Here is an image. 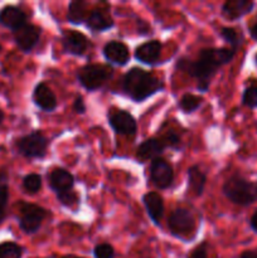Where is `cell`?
Here are the masks:
<instances>
[{
    "mask_svg": "<svg viewBox=\"0 0 257 258\" xmlns=\"http://www.w3.org/2000/svg\"><path fill=\"white\" fill-rule=\"evenodd\" d=\"M236 50L232 48H206L199 53L197 60L181 58L176 63V67L191 77L198 80V88L207 91L209 80L221 66L229 63L234 57Z\"/></svg>",
    "mask_w": 257,
    "mask_h": 258,
    "instance_id": "1",
    "label": "cell"
},
{
    "mask_svg": "<svg viewBox=\"0 0 257 258\" xmlns=\"http://www.w3.org/2000/svg\"><path fill=\"white\" fill-rule=\"evenodd\" d=\"M123 91L136 102H143L163 88L160 81L141 68H131L123 77Z\"/></svg>",
    "mask_w": 257,
    "mask_h": 258,
    "instance_id": "2",
    "label": "cell"
},
{
    "mask_svg": "<svg viewBox=\"0 0 257 258\" xmlns=\"http://www.w3.org/2000/svg\"><path fill=\"white\" fill-rule=\"evenodd\" d=\"M223 193L237 206H251L257 201V183L247 180L243 176L234 175L224 183Z\"/></svg>",
    "mask_w": 257,
    "mask_h": 258,
    "instance_id": "3",
    "label": "cell"
},
{
    "mask_svg": "<svg viewBox=\"0 0 257 258\" xmlns=\"http://www.w3.org/2000/svg\"><path fill=\"white\" fill-rule=\"evenodd\" d=\"M112 75V70L101 64H87L78 72L77 77L81 85L88 91H95L105 85Z\"/></svg>",
    "mask_w": 257,
    "mask_h": 258,
    "instance_id": "4",
    "label": "cell"
},
{
    "mask_svg": "<svg viewBox=\"0 0 257 258\" xmlns=\"http://www.w3.org/2000/svg\"><path fill=\"white\" fill-rule=\"evenodd\" d=\"M47 146L48 140L39 131H34L29 135L23 136L17 143V148L19 153L23 156L29 159L43 158L47 153Z\"/></svg>",
    "mask_w": 257,
    "mask_h": 258,
    "instance_id": "5",
    "label": "cell"
},
{
    "mask_svg": "<svg viewBox=\"0 0 257 258\" xmlns=\"http://www.w3.org/2000/svg\"><path fill=\"white\" fill-rule=\"evenodd\" d=\"M168 227L171 234L180 238H186L196 228V221L194 217L188 209L178 208L168 218Z\"/></svg>",
    "mask_w": 257,
    "mask_h": 258,
    "instance_id": "6",
    "label": "cell"
},
{
    "mask_svg": "<svg viewBox=\"0 0 257 258\" xmlns=\"http://www.w3.org/2000/svg\"><path fill=\"white\" fill-rule=\"evenodd\" d=\"M47 217V211L34 204H23L20 208L19 227L23 232L33 234L40 228L43 219Z\"/></svg>",
    "mask_w": 257,
    "mask_h": 258,
    "instance_id": "7",
    "label": "cell"
},
{
    "mask_svg": "<svg viewBox=\"0 0 257 258\" xmlns=\"http://www.w3.org/2000/svg\"><path fill=\"white\" fill-rule=\"evenodd\" d=\"M150 176L153 183L159 189H166L171 185L174 179V171L170 164L163 158H156L151 161Z\"/></svg>",
    "mask_w": 257,
    "mask_h": 258,
    "instance_id": "8",
    "label": "cell"
},
{
    "mask_svg": "<svg viewBox=\"0 0 257 258\" xmlns=\"http://www.w3.org/2000/svg\"><path fill=\"white\" fill-rule=\"evenodd\" d=\"M111 127L121 135H134L138 130V125L133 116L123 110H115L108 115Z\"/></svg>",
    "mask_w": 257,
    "mask_h": 258,
    "instance_id": "9",
    "label": "cell"
},
{
    "mask_svg": "<svg viewBox=\"0 0 257 258\" xmlns=\"http://www.w3.org/2000/svg\"><path fill=\"white\" fill-rule=\"evenodd\" d=\"M40 29L33 24H25L14 32V39L18 47L24 52H30L39 42Z\"/></svg>",
    "mask_w": 257,
    "mask_h": 258,
    "instance_id": "10",
    "label": "cell"
},
{
    "mask_svg": "<svg viewBox=\"0 0 257 258\" xmlns=\"http://www.w3.org/2000/svg\"><path fill=\"white\" fill-rule=\"evenodd\" d=\"M0 24L15 32L27 24V15L18 7L8 5L0 10Z\"/></svg>",
    "mask_w": 257,
    "mask_h": 258,
    "instance_id": "11",
    "label": "cell"
},
{
    "mask_svg": "<svg viewBox=\"0 0 257 258\" xmlns=\"http://www.w3.org/2000/svg\"><path fill=\"white\" fill-rule=\"evenodd\" d=\"M63 48L66 52L73 55H81L85 53L88 47V39L82 33L76 32V30H68L63 34L62 38Z\"/></svg>",
    "mask_w": 257,
    "mask_h": 258,
    "instance_id": "12",
    "label": "cell"
},
{
    "mask_svg": "<svg viewBox=\"0 0 257 258\" xmlns=\"http://www.w3.org/2000/svg\"><path fill=\"white\" fill-rule=\"evenodd\" d=\"M103 55H105L106 60L117 66L126 64L130 58L128 48L118 40H111V42L106 43V45L103 47Z\"/></svg>",
    "mask_w": 257,
    "mask_h": 258,
    "instance_id": "13",
    "label": "cell"
},
{
    "mask_svg": "<svg viewBox=\"0 0 257 258\" xmlns=\"http://www.w3.org/2000/svg\"><path fill=\"white\" fill-rule=\"evenodd\" d=\"M254 3L249 0H228L222 7V14L229 20H237L252 12Z\"/></svg>",
    "mask_w": 257,
    "mask_h": 258,
    "instance_id": "14",
    "label": "cell"
},
{
    "mask_svg": "<svg viewBox=\"0 0 257 258\" xmlns=\"http://www.w3.org/2000/svg\"><path fill=\"white\" fill-rule=\"evenodd\" d=\"M33 100H34L35 105L44 111H48V112L54 111L55 107H57V97L53 93V91L44 83H39L34 88Z\"/></svg>",
    "mask_w": 257,
    "mask_h": 258,
    "instance_id": "15",
    "label": "cell"
},
{
    "mask_svg": "<svg viewBox=\"0 0 257 258\" xmlns=\"http://www.w3.org/2000/svg\"><path fill=\"white\" fill-rule=\"evenodd\" d=\"M75 184L73 175L67 171L66 169L58 168L50 171L49 174V185L57 194L65 193V191L71 190Z\"/></svg>",
    "mask_w": 257,
    "mask_h": 258,
    "instance_id": "16",
    "label": "cell"
},
{
    "mask_svg": "<svg viewBox=\"0 0 257 258\" xmlns=\"http://www.w3.org/2000/svg\"><path fill=\"white\" fill-rule=\"evenodd\" d=\"M165 148L166 145L163 139H148L139 146L136 154H138L141 160H148V159H153L154 160L156 158H160Z\"/></svg>",
    "mask_w": 257,
    "mask_h": 258,
    "instance_id": "17",
    "label": "cell"
},
{
    "mask_svg": "<svg viewBox=\"0 0 257 258\" xmlns=\"http://www.w3.org/2000/svg\"><path fill=\"white\" fill-rule=\"evenodd\" d=\"M161 53V44L159 40H150L136 48L135 58L146 64H153L159 59Z\"/></svg>",
    "mask_w": 257,
    "mask_h": 258,
    "instance_id": "18",
    "label": "cell"
},
{
    "mask_svg": "<svg viewBox=\"0 0 257 258\" xmlns=\"http://www.w3.org/2000/svg\"><path fill=\"white\" fill-rule=\"evenodd\" d=\"M144 206H145L148 216L155 224H160L161 218L164 214V203L163 198L155 191H151L144 196Z\"/></svg>",
    "mask_w": 257,
    "mask_h": 258,
    "instance_id": "19",
    "label": "cell"
},
{
    "mask_svg": "<svg viewBox=\"0 0 257 258\" xmlns=\"http://www.w3.org/2000/svg\"><path fill=\"white\" fill-rule=\"evenodd\" d=\"M87 27L95 32H103L113 27V20L102 9H95L88 17Z\"/></svg>",
    "mask_w": 257,
    "mask_h": 258,
    "instance_id": "20",
    "label": "cell"
},
{
    "mask_svg": "<svg viewBox=\"0 0 257 258\" xmlns=\"http://www.w3.org/2000/svg\"><path fill=\"white\" fill-rule=\"evenodd\" d=\"M188 181H189V189L193 191L196 196H202L206 186V174L202 173L201 169L198 166H191L188 170Z\"/></svg>",
    "mask_w": 257,
    "mask_h": 258,
    "instance_id": "21",
    "label": "cell"
},
{
    "mask_svg": "<svg viewBox=\"0 0 257 258\" xmlns=\"http://www.w3.org/2000/svg\"><path fill=\"white\" fill-rule=\"evenodd\" d=\"M86 4L82 0H73L68 5V13H67V19L70 20L72 24H80L83 22L86 15Z\"/></svg>",
    "mask_w": 257,
    "mask_h": 258,
    "instance_id": "22",
    "label": "cell"
},
{
    "mask_svg": "<svg viewBox=\"0 0 257 258\" xmlns=\"http://www.w3.org/2000/svg\"><path fill=\"white\" fill-rule=\"evenodd\" d=\"M8 198H9V188L7 185V175L5 173H2L0 174V223L5 219Z\"/></svg>",
    "mask_w": 257,
    "mask_h": 258,
    "instance_id": "23",
    "label": "cell"
},
{
    "mask_svg": "<svg viewBox=\"0 0 257 258\" xmlns=\"http://www.w3.org/2000/svg\"><path fill=\"white\" fill-rule=\"evenodd\" d=\"M202 101H203V98L199 97V96L186 93V95H184L180 98L179 106H180V108L184 112H193V111H196L202 105Z\"/></svg>",
    "mask_w": 257,
    "mask_h": 258,
    "instance_id": "24",
    "label": "cell"
},
{
    "mask_svg": "<svg viewBox=\"0 0 257 258\" xmlns=\"http://www.w3.org/2000/svg\"><path fill=\"white\" fill-rule=\"evenodd\" d=\"M23 249L14 242L0 243V258H22Z\"/></svg>",
    "mask_w": 257,
    "mask_h": 258,
    "instance_id": "25",
    "label": "cell"
},
{
    "mask_svg": "<svg viewBox=\"0 0 257 258\" xmlns=\"http://www.w3.org/2000/svg\"><path fill=\"white\" fill-rule=\"evenodd\" d=\"M221 37L223 38V39L231 45L232 49L234 50H236L237 48H238V45L241 44V39H239L238 33H237L236 29H233V28H228V27L222 28Z\"/></svg>",
    "mask_w": 257,
    "mask_h": 258,
    "instance_id": "26",
    "label": "cell"
},
{
    "mask_svg": "<svg viewBox=\"0 0 257 258\" xmlns=\"http://www.w3.org/2000/svg\"><path fill=\"white\" fill-rule=\"evenodd\" d=\"M23 186L29 193H37L42 188V178L38 174H29L23 179Z\"/></svg>",
    "mask_w": 257,
    "mask_h": 258,
    "instance_id": "27",
    "label": "cell"
},
{
    "mask_svg": "<svg viewBox=\"0 0 257 258\" xmlns=\"http://www.w3.org/2000/svg\"><path fill=\"white\" fill-rule=\"evenodd\" d=\"M242 103L248 108H257V86H248L242 95Z\"/></svg>",
    "mask_w": 257,
    "mask_h": 258,
    "instance_id": "28",
    "label": "cell"
},
{
    "mask_svg": "<svg viewBox=\"0 0 257 258\" xmlns=\"http://www.w3.org/2000/svg\"><path fill=\"white\" fill-rule=\"evenodd\" d=\"M93 256H95V258H113L115 251H113L112 246H110L108 243H101L95 247Z\"/></svg>",
    "mask_w": 257,
    "mask_h": 258,
    "instance_id": "29",
    "label": "cell"
},
{
    "mask_svg": "<svg viewBox=\"0 0 257 258\" xmlns=\"http://www.w3.org/2000/svg\"><path fill=\"white\" fill-rule=\"evenodd\" d=\"M57 197H58V199H59L60 203L66 207H72L78 202L77 194H76L72 189H71V190L65 191V193L57 194Z\"/></svg>",
    "mask_w": 257,
    "mask_h": 258,
    "instance_id": "30",
    "label": "cell"
},
{
    "mask_svg": "<svg viewBox=\"0 0 257 258\" xmlns=\"http://www.w3.org/2000/svg\"><path fill=\"white\" fill-rule=\"evenodd\" d=\"M163 141L165 143L166 146H169V148H178L179 143H180V141H179V136L176 135L175 133H173V131L166 134L163 138Z\"/></svg>",
    "mask_w": 257,
    "mask_h": 258,
    "instance_id": "31",
    "label": "cell"
},
{
    "mask_svg": "<svg viewBox=\"0 0 257 258\" xmlns=\"http://www.w3.org/2000/svg\"><path fill=\"white\" fill-rule=\"evenodd\" d=\"M188 258H208L207 256V243H202L198 247H196Z\"/></svg>",
    "mask_w": 257,
    "mask_h": 258,
    "instance_id": "32",
    "label": "cell"
},
{
    "mask_svg": "<svg viewBox=\"0 0 257 258\" xmlns=\"http://www.w3.org/2000/svg\"><path fill=\"white\" fill-rule=\"evenodd\" d=\"M73 110L77 113H85L86 111V105L83 102L82 97H77L75 100V103H73Z\"/></svg>",
    "mask_w": 257,
    "mask_h": 258,
    "instance_id": "33",
    "label": "cell"
},
{
    "mask_svg": "<svg viewBox=\"0 0 257 258\" xmlns=\"http://www.w3.org/2000/svg\"><path fill=\"white\" fill-rule=\"evenodd\" d=\"M249 226H251L252 231H253L254 233H257V209L254 211V213L252 214L251 219H249Z\"/></svg>",
    "mask_w": 257,
    "mask_h": 258,
    "instance_id": "34",
    "label": "cell"
},
{
    "mask_svg": "<svg viewBox=\"0 0 257 258\" xmlns=\"http://www.w3.org/2000/svg\"><path fill=\"white\" fill-rule=\"evenodd\" d=\"M249 35H251L252 39L256 40L257 42V18H256V20L253 22V24L249 27Z\"/></svg>",
    "mask_w": 257,
    "mask_h": 258,
    "instance_id": "35",
    "label": "cell"
},
{
    "mask_svg": "<svg viewBox=\"0 0 257 258\" xmlns=\"http://www.w3.org/2000/svg\"><path fill=\"white\" fill-rule=\"evenodd\" d=\"M239 258H257V251H244Z\"/></svg>",
    "mask_w": 257,
    "mask_h": 258,
    "instance_id": "36",
    "label": "cell"
},
{
    "mask_svg": "<svg viewBox=\"0 0 257 258\" xmlns=\"http://www.w3.org/2000/svg\"><path fill=\"white\" fill-rule=\"evenodd\" d=\"M3 121H4V112H3V111L0 110V123H2Z\"/></svg>",
    "mask_w": 257,
    "mask_h": 258,
    "instance_id": "37",
    "label": "cell"
},
{
    "mask_svg": "<svg viewBox=\"0 0 257 258\" xmlns=\"http://www.w3.org/2000/svg\"><path fill=\"white\" fill-rule=\"evenodd\" d=\"M254 60H256V66H257V53H256V55H254Z\"/></svg>",
    "mask_w": 257,
    "mask_h": 258,
    "instance_id": "38",
    "label": "cell"
},
{
    "mask_svg": "<svg viewBox=\"0 0 257 258\" xmlns=\"http://www.w3.org/2000/svg\"><path fill=\"white\" fill-rule=\"evenodd\" d=\"M0 52H2V47H0Z\"/></svg>",
    "mask_w": 257,
    "mask_h": 258,
    "instance_id": "39",
    "label": "cell"
},
{
    "mask_svg": "<svg viewBox=\"0 0 257 258\" xmlns=\"http://www.w3.org/2000/svg\"><path fill=\"white\" fill-rule=\"evenodd\" d=\"M70 258H77V257H70Z\"/></svg>",
    "mask_w": 257,
    "mask_h": 258,
    "instance_id": "40",
    "label": "cell"
}]
</instances>
